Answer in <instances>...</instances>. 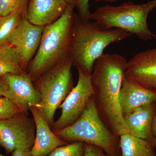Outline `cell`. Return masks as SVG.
<instances>
[{
	"instance_id": "obj_8",
	"label": "cell",
	"mask_w": 156,
	"mask_h": 156,
	"mask_svg": "<svg viewBox=\"0 0 156 156\" xmlns=\"http://www.w3.org/2000/svg\"><path fill=\"white\" fill-rule=\"evenodd\" d=\"M36 136L33 118L22 112L15 116L0 120V146L7 154L19 148L31 149Z\"/></svg>"
},
{
	"instance_id": "obj_12",
	"label": "cell",
	"mask_w": 156,
	"mask_h": 156,
	"mask_svg": "<svg viewBox=\"0 0 156 156\" xmlns=\"http://www.w3.org/2000/svg\"><path fill=\"white\" fill-rule=\"evenodd\" d=\"M30 111L36 125L35 139L30 149L31 156H48L56 148L68 144L54 134L35 107L31 106Z\"/></svg>"
},
{
	"instance_id": "obj_19",
	"label": "cell",
	"mask_w": 156,
	"mask_h": 156,
	"mask_svg": "<svg viewBox=\"0 0 156 156\" xmlns=\"http://www.w3.org/2000/svg\"><path fill=\"white\" fill-rule=\"evenodd\" d=\"M86 143L76 141L56 148L48 156H84Z\"/></svg>"
},
{
	"instance_id": "obj_21",
	"label": "cell",
	"mask_w": 156,
	"mask_h": 156,
	"mask_svg": "<svg viewBox=\"0 0 156 156\" xmlns=\"http://www.w3.org/2000/svg\"><path fill=\"white\" fill-rule=\"evenodd\" d=\"M22 112H24L14 101L0 95V120L10 119Z\"/></svg>"
},
{
	"instance_id": "obj_25",
	"label": "cell",
	"mask_w": 156,
	"mask_h": 156,
	"mask_svg": "<svg viewBox=\"0 0 156 156\" xmlns=\"http://www.w3.org/2000/svg\"><path fill=\"white\" fill-rule=\"evenodd\" d=\"M12 156H31L30 149L25 148L17 149L12 153Z\"/></svg>"
},
{
	"instance_id": "obj_18",
	"label": "cell",
	"mask_w": 156,
	"mask_h": 156,
	"mask_svg": "<svg viewBox=\"0 0 156 156\" xmlns=\"http://www.w3.org/2000/svg\"><path fill=\"white\" fill-rule=\"evenodd\" d=\"M24 16L22 13L16 12L0 17V46L9 44L11 35Z\"/></svg>"
},
{
	"instance_id": "obj_27",
	"label": "cell",
	"mask_w": 156,
	"mask_h": 156,
	"mask_svg": "<svg viewBox=\"0 0 156 156\" xmlns=\"http://www.w3.org/2000/svg\"><path fill=\"white\" fill-rule=\"evenodd\" d=\"M69 5L76 7L79 0H64Z\"/></svg>"
},
{
	"instance_id": "obj_15",
	"label": "cell",
	"mask_w": 156,
	"mask_h": 156,
	"mask_svg": "<svg viewBox=\"0 0 156 156\" xmlns=\"http://www.w3.org/2000/svg\"><path fill=\"white\" fill-rule=\"evenodd\" d=\"M156 103L139 107L131 113L123 116L129 132L139 138L145 140L154 149L156 144L152 133L151 125Z\"/></svg>"
},
{
	"instance_id": "obj_9",
	"label": "cell",
	"mask_w": 156,
	"mask_h": 156,
	"mask_svg": "<svg viewBox=\"0 0 156 156\" xmlns=\"http://www.w3.org/2000/svg\"><path fill=\"white\" fill-rule=\"evenodd\" d=\"M44 27L34 25L23 17L9 40L17 51L23 69L26 71L41 44Z\"/></svg>"
},
{
	"instance_id": "obj_2",
	"label": "cell",
	"mask_w": 156,
	"mask_h": 156,
	"mask_svg": "<svg viewBox=\"0 0 156 156\" xmlns=\"http://www.w3.org/2000/svg\"><path fill=\"white\" fill-rule=\"evenodd\" d=\"M90 20L81 19L74 13L68 55L73 66L88 75H91L95 62L104 54L108 46L132 35L123 30L107 28Z\"/></svg>"
},
{
	"instance_id": "obj_7",
	"label": "cell",
	"mask_w": 156,
	"mask_h": 156,
	"mask_svg": "<svg viewBox=\"0 0 156 156\" xmlns=\"http://www.w3.org/2000/svg\"><path fill=\"white\" fill-rule=\"evenodd\" d=\"M77 69V83L59 106L61 115L50 127L53 131L63 129L75 122L83 114L94 95L90 75L80 69Z\"/></svg>"
},
{
	"instance_id": "obj_5",
	"label": "cell",
	"mask_w": 156,
	"mask_h": 156,
	"mask_svg": "<svg viewBox=\"0 0 156 156\" xmlns=\"http://www.w3.org/2000/svg\"><path fill=\"white\" fill-rule=\"evenodd\" d=\"M156 8V0L144 4H134L132 1L120 5H107L98 8L91 13L90 19L107 28H119L132 35H135L143 41L156 39L147 26V17Z\"/></svg>"
},
{
	"instance_id": "obj_20",
	"label": "cell",
	"mask_w": 156,
	"mask_h": 156,
	"mask_svg": "<svg viewBox=\"0 0 156 156\" xmlns=\"http://www.w3.org/2000/svg\"><path fill=\"white\" fill-rule=\"evenodd\" d=\"M30 0H0V17L16 12L26 15Z\"/></svg>"
},
{
	"instance_id": "obj_30",
	"label": "cell",
	"mask_w": 156,
	"mask_h": 156,
	"mask_svg": "<svg viewBox=\"0 0 156 156\" xmlns=\"http://www.w3.org/2000/svg\"><path fill=\"white\" fill-rule=\"evenodd\" d=\"M0 156H3L2 155V154L1 153H0Z\"/></svg>"
},
{
	"instance_id": "obj_16",
	"label": "cell",
	"mask_w": 156,
	"mask_h": 156,
	"mask_svg": "<svg viewBox=\"0 0 156 156\" xmlns=\"http://www.w3.org/2000/svg\"><path fill=\"white\" fill-rule=\"evenodd\" d=\"M119 146L121 156H156L149 142L130 132L119 136Z\"/></svg>"
},
{
	"instance_id": "obj_23",
	"label": "cell",
	"mask_w": 156,
	"mask_h": 156,
	"mask_svg": "<svg viewBox=\"0 0 156 156\" xmlns=\"http://www.w3.org/2000/svg\"><path fill=\"white\" fill-rule=\"evenodd\" d=\"M90 0H79L76 8L78 15L81 19L90 20L91 13L89 9V2Z\"/></svg>"
},
{
	"instance_id": "obj_22",
	"label": "cell",
	"mask_w": 156,
	"mask_h": 156,
	"mask_svg": "<svg viewBox=\"0 0 156 156\" xmlns=\"http://www.w3.org/2000/svg\"><path fill=\"white\" fill-rule=\"evenodd\" d=\"M0 95L8 98L11 99L12 101H14V103L16 104L23 111L19 101L11 92L8 84L2 76H0Z\"/></svg>"
},
{
	"instance_id": "obj_10",
	"label": "cell",
	"mask_w": 156,
	"mask_h": 156,
	"mask_svg": "<svg viewBox=\"0 0 156 156\" xmlns=\"http://www.w3.org/2000/svg\"><path fill=\"white\" fill-rule=\"evenodd\" d=\"M125 78L156 92V48L136 53L128 61Z\"/></svg>"
},
{
	"instance_id": "obj_3",
	"label": "cell",
	"mask_w": 156,
	"mask_h": 156,
	"mask_svg": "<svg viewBox=\"0 0 156 156\" xmlns=\"http://www.w3.org/2000/svg\"><path fill=\"white\" fill-rule=\"evenodd\" d=\"M74 8L69 5L58 20L44 27L38 49L26 71L33 82L68 56L71 46Z\"/></svg>"
},
{
	"instance_id": "obj_6",
	"label": "cell",
	"mask_w": 156,
	"mask_h": 156,
	"mask_svg": "<svg viewBox=\"0 0 156 156\" xmlns=\"http://www.w3.org/2000/svg\"><path fill=\"white\" fill-rule=\"evenodd\" d=\"M73 66L68 56L33 82L41 97L37 109L50 127L56 110L74 87Z\"/></svg>"
},
{
	"instance_id": "obj_11",
	"label": "cell",
	"mask_w": 156,
	"mask_h": 156,
	"mask_svg": "<svg viewBox=\"0 0 156 156\" xmlns=\"http://www.w3.org/2000/svg\"><path fill=\"white\" fill-rule=\"evenodd\" d=\"M69 5L64 0H30L25 17L34 25L44 27L58 20Z\"/></svg>"
},
{
	"instance_id": "obj_28",
	"label": "cell",
	"mask_w": 156,
	"mask_h": 156,
	"mask_svg": "<svg viewBox=\"0 0 156 156\" xmlns=\"http://www.w3.org/2000/svg\"><path fill=\"white\" fill-rule=\"evenodd\" d=\"M118 0H95V2L98 3L100 2H117Z\"/></svg>"
},
{
	"instance_id": "obj_17",
	"label": "cell",
	"mask_w": 156,
	"mask_h": 156,
	"mask_svg": "<svg viewBox=\"0 0 156 156\" xmlns=\"http://www.w3.org/2000/svg\"><path fill=\"white\" fill-rule=\"evenodd\" d=\"M26 72L14 47L10 44L0 46V76L8 73L21 74Z\"/></svg>"
},
{
	"instance_id": "obj_4",
	"label": "cell",
	"mask_w": 156,
	"mask_h": 156,
	"mask_svg": "<svg viewBox=\"0 0 156 156\" xmlns=\"http://www.w3.org/2000/svg\"><path fill=\"white\" fill-rule=\"evenodd\" d=\"M53 132L68 142L81 141L98 147L108 154L121 156L119 136L113 134L101 119L93 96L83 114L75 122Z\"/></svg>"
},
{
	"instance_id": "obj_1",
	"label": "cell",
	"mask_w": 156,
	"mask_h": 156,
	"mask_svg": "<svg viewBox=\"0 0 156 156\" xmlns=\"http://www.w3.org/2000/svg\"><path fill=\"white\" fill-rule=\"evenodd\" d=\"M128 61L119 54H104L95 62L90 77L98 114L108 129L120 136L129 132L119 103Z\"/></svg>"
},
{
	"instance_id": "obj_29",
	"label": "cell",
	"mask_w": 156,
	"mask_h": 156,
	"mask_svg": "<svg viewBox=\"0 0 156 156\" xmlns=\"http://www.w3.org/2000/svg\"><path fill=\"white\" fill-rule=\"evenodd\" d=\"M105 156H112V155H110L108 154H105Z\"/></svg>"
},
{
	"instance_id": "obj_14",
	"label": "cell",
	"mask_w": 156,
	"mask_h": 156,
	"mask_svg": "<svg viewBox=\"0 0 156 156\" xmlns=\"http://www.w3.org/2000/svg\"><path fill=\"white\" fill-rule=\"evenodd\" d=\"M156 92L124 78L119 94L120 108L123 116L143 105L156 103Z\"/></svg>"
},
{
	"instance_id": "obj_24",
	"label": "cell",
	"mask_w": 156,
	"mask_h": 156,
	"mask_svg": "<svg viewBox=\"0 0 156 156\" xmlns=\"http://www.w3.org/2000/svg\"><path fill=\"white\" fill-rule=\"evenodd\" d=\"M105 154L103 150L98 147L86 144L84 156H105Z\"/></svg>"
},
{
	"instance_id": "obj_26",
	"label": "cell",
	"mask_w": 156,
	"mask_h": 156,
	"mask_svg": "<svg viewBox=\"0 0 156 156\" xmlns=\"http://www.w3.org/2000/svg\"><path fill=\"white\" fill-rule=\"evenodd\" d=\"M151 131L156 144V103L151 125Z\"/></svg>"
},
{
	"instance_id": "obj_13",
	"label": "cell",
	"mask_w": 156,
	"mask_h": 156,
	"mask_svg": "<svg viewBox=\"0 0 156 156\" xmlns=\"http://www.w3.org/2000/svg\"><path fill=\"white\" fill-rule=\"evenodd\" d=\"M2 76L24 112L28 113L31 106H39L41 95L27 72L21 74H6Z\"/></svg>"
}]
</instances>
